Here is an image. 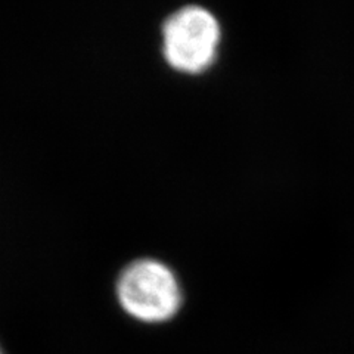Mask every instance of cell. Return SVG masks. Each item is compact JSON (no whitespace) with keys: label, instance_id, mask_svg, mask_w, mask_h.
Instances as JSON below:
<instances>
[{"label":"cell","instance_id":"6da1fadb","mask_svg":"<svg viewBox=\"0 0 354 354\" xmlns=\"http://www.w3.org/2000/svg\"><path fill=\"white\" fill-rule=\"evenodd\" d=\"M117 297L130 316L148 324L171 319L182 304L176 274L155 259H138L127 264L118 276Z\"/></svg>","mask_w":354,"mask_h":354},{"label":"cell","instance_id":"7a4b0ae2","mask_svg":"<svg viewBox=\"0 0 354 354\" xmlns=\"http://www.w3.org/2000/svg\"><path fill=\"white\" fill-rule=\"evenodd\" d=\"M221 37L220 22L199 5L174 10L162 24V52L176 70L198 73L213 64Z\"/></svg>","mask_w":354,"mask_h":354},{"label":"cell","instance_id":"3957f363","mask_svg":"<svg viewBox=\"0 0 354 354\" xmlns=\"http://www.w3.org/2000/svg\"><path fill=\"white\" fill-rule=\"evenodd\" d=\"M0 354H3V351H2V348H0Z\"/></svg>","mask_w":354,"mask_h":354}]
</instances>
